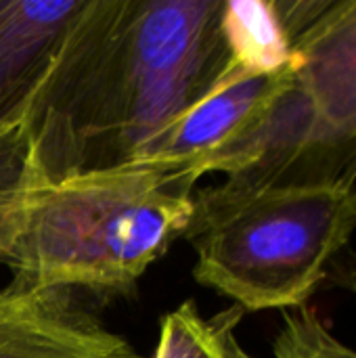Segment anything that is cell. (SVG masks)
<instances>
[{
	"mask_svg": "<svg viewBox=\"0 0 356 358\" xmlns=\"http://www.w3.org/2000/svg\"><path fill=\"white\" fill-rule=\"evenodd\" d=\"M220 27L237 69L277 73L292 63V40L275 0H225Z\"/></svg>",
	"mask_w": 356,
	"mask_h": 358,
	"instance_id": "ba28073f",
	"label": "cell"
},
{
	"mask_svg": "<svg viewBox=\"0 0 356 358\" xmlns=\"http://www.w3.org/2000/svg\"><path fill=\"white\" fill-rule=\"evenodd\" d=\"M195 180L128 164L52 180L27 155L0 191V264L15 287L130 292L185 235Z\"/></svg>",
	"mask_w": 356,
	"mask_h": 358,
	"instance_id": "7a4b0ae2",
	"label": "cell"
},
{
	"mask_svg": "<svg viewBox=\"0 0 356 358\" xmlns=\"http://www.w3.org/2000/svg\"><path fill=\"white\" fill-rule=\"evenodd\" d=\"M225 0H86L34 101L27 134L52 178L138 164L231 65Z\"/></svg>",
	"mask_w": 356,
	"mask_h": 358,
	"instance_id": "6da1fadb",
	"label": "cell"
},
{
	"mask_svg": "<svg viewBox=\"0 0 356 358\" xmlns=\"http://www.w3.org/2000/svg\"><path fill=\"white\" fill-rule=\"evenodd\" d=\"M292 63L277 73H250L229 65L212 90L168 126L138 164L166 166L195 182L227 174L233 157L290 80Z\"/></svg>",
	"mask_w": 356,
	"mask_h": 358,
	"instance_id": "5b68a950",
	"label": "cell"
},
{
	"mask_svg": "<svg viewBox=\"0 0 356 358\" xmlns=\"http://www.w3.org/2000/svg\"><path fill=\"white\" fill-rule=\"evenodd\" d=\"M0 358H141L71 289H0Z\"/></svg>",
	"mask_w": 356,
	"mask_h": 358,
	"instance_id": "8992f818",
	"label": "cell"
},
{
	"mask_svg": "<svg viewBox=\"0 0 356 358\" xmlns=\"http://www.w3.org/2000/svg\"><path fill=\"white\" fill-rule=\"evenodd\" d=\"M239 306L204 317L193 300L164 315L153 358H254L239 342Z\"/></svg>",
	"mask_w": 356,
	"mask_h": 358,
	"instance_id": "9c48e42d",
	"label": "cell"
},
{
	"mask_svg": "<svg viewBox=\"0 0 356 358\" xmlns=\"http://www.w3.org/2000/svg\"><path fill=\"white\" fill-rule=\"evenodd\" d=\"M356 233V185H243L193 195L183 235L199 285L243 313L302 308Z\"/></svg>",
	"mask_w": 356,
	"mask_h": 358,
	"instance_id": "3957f363",
	"label": "cell"
},
{
	"mask_svg": "<svg viewBox=\"0 0 356 358\" xmlns=\"http://www.w3.org/2000/svg\"><path fill=\"white\" fill-rule=\"evenodd\" d=\"M290 40V80L225 176L243 185H356V0H321Z\"/></svg>",
	"mask_w": 356,
	"mask_h": 358,
	"instance_id": "277c9868",
	"label": "cell"
},
{
	"mask_svg": "<svg viewBox=\"0 0 356 358\" xmlns=\"http://www.w3.org/2000/svg\"><path fill=\"white\" fill-rule=\"evenodd\" d=\"M86 0H0V136L27 128L36 96Z\"/></svg>",
	"mask_w": 356,
	"mask_h": 358,
	"instance_id": "52a82bcc",
	"label": "cell"
}]
</instances>
